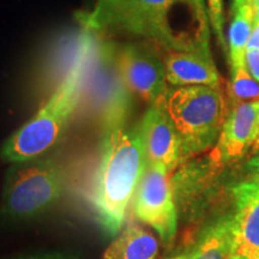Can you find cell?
<instances>
[{
  "label": "cell",
  "mask_w": 259,
  "mask_h": 259,
  "mask_svg": "<svg viewBox=\"0 0 259 259\" xmlns=\"http://www.w3.org/2000/svg\"><path fill=\"white\" fill-rule=\"evenodd\" d=\"M163 105L180 136L185 161L215 147L229 111L225 87H174Z\"/></svg>",
  "instance_id": "obj_4"
},
{
  "label": "cell",
  "mask_w": 259,
  "mask_h": 259,
  "mask_svg": "<svg viewBox=\"0 0 259 259\" xmlns=\"http://www.w3.org/2000/svg\"><path fill=\"white\" fill-rule=\"evenodd\" d=\"M206 8H208V15L210 25H211L213 32L220 47L228 57V45L225 38V8H223V0H205Z\"/></svg>",
  "instance_id": "obj_17"
},
{
  "label": "cell",
  "mask_w": 259,
  "mask_h": 259,
  "mask_svg": "<svg viewBox=\"0 0 259 259\" xmlns=\"http://www.w3.org/2000/svg\"><path fill=\"white\" fill-rule=\"evenodd\" d=\"M259 101L229 107L221 134L209 155L213 167L219 168L244 157L253 147Z\"/></svg>",
  "instance_id": "obj_11"
},
{
  "label": "cell",
  "mask_w": 259,
  "mask_h": 259,
  "mask_svg": "<svg viewBox=\"0 0 259 259\" xmlns=\"http://www.w3.org/2000/svg\"><path fill=\"white\" fill-rule=\"evenodd\" d=\"M246 69L259 82V51L247 50L246 52Z\"/></svg>",
  "instance_id": "obj_18"
},
{
  "label": "cell",
  "mask_w": 259,
  "mask_h": 259,
  "mask_svg": "<svg viewBox=\"0 0 259 259\" xmlns=\"http://www.w3.org/2000/svg\"><path fill=\"white\" fill-rule=\"evenodd\" d=\"M252 5V0H233L232 4V14H234L235 11H238L239 9L244 8V6Z\"/></svg>",
  "instance_id": "obj_21"
},
{
  "label": "cell",
  "mask_w": 259,
  "mask_h": 259,
  "mask_svg": "<svg viewBox=\"0 0 259 259\" xmlns=\"http://www.w3.org/2000/svg\"><path fill=\"white\" fill-rule=\"evenodd\" d=\"M147 164L141 122L103 132L90 199L100 223L111 235L120 231Z\"/></svg>",
  "instance_id": "obj_2"
},
{
  "label": "cell",
  "mask_w": 259,
  "mask_h": 259,
  "mask_svg": "<svg viewBox=\"0 0 259 259\" xmlns=\"http://www.w3.org/2000/svg\"><path fill=\"white\" fill-rule=\"evenodd\" d=\"M95 38V32L88 30L78 37L65 78L46 105L6 139L0 149L3 160L12 163L34 160L57 143L82 100Z\"/></svg>",
  "instance_id": "obj_3"
},
{
  "label": "cell",
  "mask_w": 259,
  "mask_h": 259,
  "mask_svg": "<svg viewBox=\"0 0 259 259\" xmlns=\"http://www.w3.org/2000/svg\"><path fill=\"white\" fill-rule=\"evenodd\" d=\"M225 92L229 107L259 101V82L251 76L247 69L232 72V78L226 83Z\"/></svg>",
  "instance_id": "obj_16"
},
{
  "label": "cell",
  "mask_w": 259,
  "mask_h": 259,
  "mask_svg": "<svg viewBox=\"0 0 259 259\" xmlns=\"http://www.w3.org/2000/svg\"><path fill=\"white\" fill-rule=\"evenodd\" d=\"M232 215H225L210 223L190 252L191 259H228L232 252Z\"/></svg>",
  "instance_id": "obj_14"
},
{
  "label": "cell",
  "mask_w": 259,
  "mask_h": 259,
  "mask_svg": "<svg viewBox=\"0 0 259 259\" xmlns=\"http://www.w3.org/2000/svg\"><path fill=\"white\" fill-rule=\"evenodd\" d=\"M141 128L149 166L163 167L170 174L185 162L180 136L163 101L150 106L141 120Z\"/></svg>",
  "instance_id": "obj_10"
},
{
  "label": "cell",
  "mask_w": 259,
  "mask_h": 259,
  "mask_svg": "<svg viewBox=\"0 0 259 259\" xmlns=\"http://www.w3.org/2000/svg\"><path fill=\"white\" fill-rule=\"evenodd\" d=\"M22 259H69V258H66L65 255L59 254V253H46V254L31 255V257H25Z\"/></svg>",
  "instance_id": "obj_20"
},
{
  "label": "cell",
  "mask_w": 259,
  "mask_h": 259,
  "mask_svg": "<svg viewBox=\"0 0 259 259\" xmlns=\"http://www.w3.org/2000/svg\"><path fill=\"white\" fill-rule=\"evenodd\" d=\"M157 253V239L137 223H128L108 246L103 259H155Z\"/></svg>",
  "instance_id": "obj_13"
},
{
  "label": "cell",
  "mask_w": 259,
  "mask_h": 259,
  "mask_svg": "<svg viewBox=\"0 0 259 259\" xmlns=\"http://www.w3.org/2000/svg\"><path fill=\"white\" fill-rule=\"evenodd\" d=\"M166 78L169 85L223 87L211 51H164Z\"/></svg>",
  "instance_id": "obj_12"
},
{
  "label": "cell",
  "mask_w": 259,
  "mask_h": 259,
  "mask_svg": "<svg viewBox=\"0 0 259 259\" xmlns=\"http://www.w3.org/2000/svg\"><path fill=\"white\" fill-rule=\"evenodd\" d=\"M170 259H191L190 258V252H189V253L179 254V255H177V257H173V258H170Z\"/></svg>",
  "instance_id": "obj_24"
},
{
  "label": "cell",
  "mask_w": 259,
  "mask_h": 259,
  "mask_svg": "<svg viewBox=\"0 0 259 259\" xmlns=\"http://www.w3.org/2000/svg\"><path fill=\"white\" fill-rule=\"evenodd\" d=\"M64 185V168L54 160L15 163L6 174L3 211L14 219L32 218L60 198Z\"/></svg>",
  "instance_id": "obj_6"
},
{
  "label": "cell",
  "mask_w": 259,
  "mask_h": 259,
  "mask_svg": "<svg viewBox=\"0 0 259 259\" xmlns=\"http://www.w3.org/2000/svg\"><path fill=\"white\" fill-rule=\"evenodd\" d=\"M160 51L150 42L116 44V63L122 80L130 92L150 106L163 101L169 90Z\"/></svg>",
  "instance_id": "obj_7"
},
{
  "label": "cell",
  "mask_w": 259,
  "mask_h": 259,
  "mask_svg": "<svg viewBox=\"0 0 259 259\" xmlns=\"http://www.w3.org/2000/svg\"><path fill=\"white\" fill-rule=\"evenodd\" d=\"M77 19L84 30L131 35L162 51H210L205 0H96Z\"/></svg>",
  "instance_id": "obj_1"
},
{
  "label": "cell",
  "mask_w": 259,
  "mask_h": 259,
  "mask_svg": "<svg viewBox=\"0 0 259 259\" xmlns=\"http://www.w3.org/2000/svg\"><path fill=\"white\" fill-rule=\"evenodd\" d=\"M82 99L87 100L85 105L99 119L103 132L125 126L131 107V92L119 71L115 42L95 38Z\"/></svg>",
  "instance_id": "obj_5"
},
{
  "label": "cell",
  "mask_w": 259,
  "mask_h": 259,
  "mask_svg": "<svg viewBox=\"0 0 259 259\" xmlns=\"http://www.w3.org/2000/svg\"><path fill=\"white\" fill-rule=\"evenodd\" d=\"M233 245L229 258L259 257V156L250 158L232 187Z\"/></svg>",
  "instance_id": "obj_8"
},
{
  "label": "cell",
  "mask_w": 259,
  "mask_h": 259,
  "mask_svg": "<svg viewBox=\"0 0 259 259\" xmlns=\"http://www.w3.org/2000/svg\"><path fill=\"white\" fill-rule=\"evenodd\" d=\"M229 259H259V257H257V258H229Z\"/></svg>",
  "instance_id": "obj_25"
},
{
  "label": "cell",
  "mask_w": 259,
  "mask_h": 259,
  "mask_svg": "<svg viewBox=\"0 0 259 259\" xmlns=\"http://www.w3.org/2000/svg\"><path fill=\"white\" fill-rule=\"evenodd\" d=\"M247 50H257L259 51V23L254 24L253 30L250 36L247 44Z\"/></svg>",
  "instance_id": "obj_19"
},
{
  "label": "cell",
  "mask_w": 259,
  "mask_h": 259,
  "mask_svg": "<svg viewBox=\"0 0 259 259\" xmlns=\"http://www.w3.org/2000/svg\"><path fill=\"white\" fill-rule=\"evenodd\" d=\"M252 8L254 12V24L259 23V0H252Z\"/></svg>",
  "instance_id": "obj_22"
},
{
  "label": "cell",
  "mask_w": 259,
  "mask_h": 259,
  "mask_svg": "<svg viewBox=\"0 0 259 259\" xmlns=\"http://www.w3.org/2000/svg\"><path fill=\"white\" fill-rule=\"evenodd\" d=\"M132 206L136 218L156 231L164 244L174 240L178 232V211L166 168L147 164Z\"/></svg>",
  "instance_id": "obj_9"
},
{
  "label": "cell",
  "mask_w": 259,
  "mask_h": 259,
  "mask_svg": "<svg viewBox=\"0 0 259 259\" xmlns=\"http://www.w3.org/2000/svg\"><path fill=\"white\" fill-rule=\"evenodd\" d=\"M228 259H229V258H228Z\"/></svg>",
  "instance_id": "obj_26"
},
{
  "label": "cell",
  "mask_w": 259,
  "mask_h": 259,
  "mask_svg": "<svg viewBox=\"0 0 259 259\" xmlns=\"http://www.w3.org/2000/svg\"><path fill=\"white\" fill-rule=\"evenodd\" d=\"M253 150L257 151L259 150V113H258V119H257V132H255V139L253 143Z\"/></svg>",
  "instance_id": "obj_23"
},
{
  "label": "cell",
  "mask_w": 259,
  "mask_h": 259,
  "mask_svg": "<svg viewBox=\"0 0 259 259\" xmlns=\"http://www.w3.org/2000/svg\"><path fill=\"white\" fill-rule=\"evenodd\" d=\"M254 27V12L252 5L244 6L233 14L228 34V61L231 71L246 69V52Z\"/></svg>",
  "instance_id": "obj_15"
}]
</instances>
